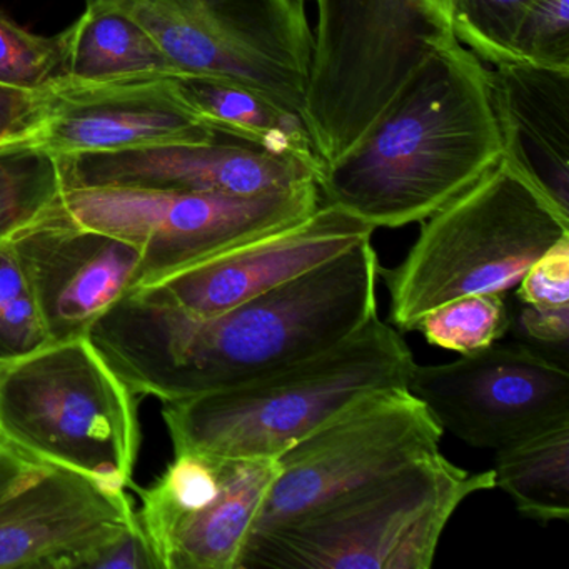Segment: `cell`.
<instances>
[{
  "instance_id": "836d02e7",
  "label": "cell",
  "mask_w": 569,
  "mask_h": 569,
  "mask_svg": "<svg viewBox=\"0 0 569 569\" xmlns=\"http://www.w3.org/2000/svg\"><path fill=\"white\" fill-rule=\"evenodd\" d=\"M302 2H305V0H302Z\"/></svg>"
},
{
  "instance_id": "f546056e",
  "label": "cell",
  "mask_w": 569,
  "mask_h": 569,
  "mask_svg": "<svg viewBox=\"0 0 569 569\" xmlns=\"http://www.w3.org/2000/svg\"><path fill=\"white\" fill-rule=\"evenodd\" d=\"M91 569H159L138 519L86 561Z\"/></svg>"
},
{
  "instance_id": "f1b7e54d",
  "label": "cell",
  "mask_w": 569,
  "mask_h": 569,
  "mask_svg": "<svg viewBox=\"0 0 569 569\" xmlns=\"http://www.w3.org/2000/svg\"><path fill=\"white\" fill-rule=\"evenodd\" d=\"M52 86L41 91L0 84V148H21L48 114Z\"/></svg>"
},
{
  "instance_id": "52a82bcc",
  "label": "cell",
  "mask_w": 569,
  "mask_h": 569,
  "mask_svg": "<svg viewBox=\"0 0 569 569\" xmlns=\"http://www.w3.org/2000/svg\"><path fill=\"white\" fill-rule=\"evenodd\" d=\"M0 439L44 466L131 486L141 448L136 395L89 336L0 362Z\"/></svg>"
},
{
  "instance_id": "8992f818",
  "label": "cell",
  "mask_w": 569,
  "mask_h": 569,
  "mask_svg": "<svg viewBox=\"0 0 569 569\" xmlns=\"http://www.w3.org/2000/svg\"><path fill=\"white\" fill-rule=\"evenodd\" d=\"M301 118L326 166L351 151L415 72L455 41L456 0H316Z\"/></svg>"
},
{
  "instance_id": "5b68a950",
  "label": "cell",
  "mask_w": 569,
  "mask_h": 569,
  "mask_svg": "<svg viewBox=\"0 0 569 569\" xmlns=\"http://www.w3.org/2000/svg\"><path fill=\"white\" fill-rule=\"evenodd\" d=\"M492 488V469L469 472L436 452L254 532L239 569H429L456 509Z\"/></svg>"
},
{
  "instance_id": "44dd1931",
  "label": "cell",
  "mask_w": 569,
  "mask_h": 569,
  "mask_svg": "<svg viewBox=\"0 0 569 569\" xmlns=\"http://www.w3.org/2000/svg\"><path fill=\"white\" fill-rule=\"evenodd\" d=\"M496 486L526 518L548 525L569 518V425L549 429L496 455Z\"/></svg>"
},
{
  "instance_id": "9a60e30c",
  "label": "cell",
  "mask_w": 569,
  "mask_h": 569,
  "mask_svg": "<svg viewBox=\"0 0 569 569\" xmlns=\"http://www.w3.org/2000/svg\"><path fill=\"white\" fill-rule=\"evenodd\" d=\"M138 519L126 489L44 466L0 501V569H79Z\"/></svg>"
},
{
  "instance_id": "d4e9b609",
  "label": "cell",
  "mask_w": 569,
  "mask_h": 569,
  "mask_svg": "<svg viewBox=\"0 0 569 569\" xmlns=\"http://www.w3.org/2000/svg\"><path fill=\"white\" fill-rule=\"evenodd\" d=\"M59 36L32 34L0 11V84L41 91L61 76Z\"/></svg>"
},
{
  "instance_id": "ac0fdd59",
  "label": "cell",
  "mask_w": 569,
  "mask_h": 569,
  "mask_svg": "<svg viewBox=\"0 0 569 569\" xmlns=\"http://www.w3.org/2000/svg\"><path fill=\"white\" fill-rule=\"evenodd\" d=\"M219 461L218 495L149 542L159 569H239L278 462Z\"/></svg>"
},
{
  "instance_id": "4fadbf2b",
  "label": "cell",
  "mask_w": 569,
  "mask_h": 569,
  "mask_svg": "<svg viewBox=\"0 0 569 569\" xmlns=\"http://www.w3.org/2000/svg\"><path fill=\"white\" fill-rule=\"evenodd\" d=\"M218 138L186 101L176 79H59L52 86L44 121L21 148L78 156L154 146L208 144Z\"/></svg>"
},
{
  "instance_id": "7402d4cb",
  "label": "cell",
  "mask_w": 569,
  "mask_h": 569,
  "mask_svg": "<svg viewBox=\"0 0 569 569\" xmlns=\"http://www.w3.org/2000/svg\"><path fill=\"white\" fill-rule=\"evenodd\" d=\"M66 191L61 156L0 148V246L48 214Z\"/></svg>"
},
{
  "instance_id": "ffe728a7",
  "label": "cell",
  "mask_w": 569,
  "mask_h": 569,
  "mask_svg": "<svg viewBox=\"0 0 569 569\" xmlns=\"http://www.w3.org/2000/svg\"><path fill=\"white\" fill-rule=\"evenodd\" d=\"M59 36L61 76L72 81L191 79L132 19L114 9L86 6Z\"/></svg>"
},
{
  "instance_id": "ba28073f",
  "label": "cell",
  "mask_w": 569,
  "mask_h": 569,
  "mask_svg": "<svg viewBox=\"0 0 569 569\" xmlns=\"http://www.w3.org/2000/svg\"><path fill=\"white\" fill-rule=\"evenodd\" d=\"M141 26L189 78L226 79L301 114L315 34L302 0H86Z\"/></svg>"
},
{
  "instance_id": "2e32d148",
  "label": "cell",
  "mask_w": 569,
  "mask_h": 569,
  "mask_svg": "<svg viewBox=\"0 0 569 569\" xmlns=\"http://www.w3.org/2000/svg\"><path fill=\"white\" fill-rule=\"evenodd\" d=\"M66 189L129 188L152 191L258 196L316 182L301 162L251 146L168 144L99 154L61 156Z\"/></svg>"
},
{
  "instance_id": "8fae6325",
  "label": "cell",
  "mask_w": 569,
  "mask_h": 569,
  "mask_svg": "<svg viewBox=\"0 0 569 569\" xmlns=\"http://www.w3.org/2000/svg\"><path fill=\"white\" fill-rule=\"evenodd\" d=\"M408 389L475 448L499 451L569 425L568 369L525 345L498 341L448 365H416Z\"/></svg>"
},
{
  "instance_id": "4dcf8cb0",
  "label": "cell",
  "mask_w": 569,
  "mask_h": 569,
  "mask_svg": "<svg viewBox=\"0 0 569 569\" xmlns=\"http://www.w3.org/2000/svg\"><path fill=\"white\" fill-rule=\"evenodd\" d=\"M519 326L535 341L565 346L569 339V305L559 308L522 305Z\"/></svg>"
},
{
  "instance_id": "3957f363",
  "label": "cell",
  "mask_w": 569,
  "mask_h": 569,
  "mask_svg": "<svg viewBox=\"0 0 569 569\" xmlns=\"http://www.w3.org/2000/svg\"><path fill=\"white\" fill-rule=\"evenodd\" d=\"M416 362L398 329L372 316L335 348L224 391L168 402L174 455L278 459L369 392L408 388Z\"/></svg>"
},
{
  "instance_id": "603a6c76",
  "label": "cell",
  "mask_w": 569,
  "mask_h": 569,
  "mask_svg": "<svg viewBox=\"0 0 569 569\" xmlns=\"http://www.w3.org/2000/svg\"><path fill=\"white\" fill-rule=\"evenodd\" d=\"M511 328L506 295L482 292L452 299L429 311L416 326L429 345L471 355L505 338Z\"/></svg>"
},
{
  "instance_id": "5bb4252c",
  "label": "cell",
  "mask_w": 569,
  "mask_h": 569,
  "mask_svg": "<svg viewBox=\"0 0 569 569\" xmlns=\"http://www.w3.org/2000/svg\"><path fill=\"white\" fill-rule=\"evenodd\" d=\"M52 341L89 336L92 326L144 279L141 249L81 228L49 209L11 239Z\"/></svg>"
},
{
  "instance_id": "277c9868",
  "label": "cell",
  "mask_w": 569,
  "mask_h": 569,
  "mask_svg": "<svg viewBox=\"0 0 569 569\" xmlns=\"http://www.w3.org/2000/svg\"><path fill=\"white\" fill-rule=\"evenodd\" d=\"M569 238V212L502 158L421 222L396 268H381L389 322L416 331L432 309L462 296L516 288L529 266Z\"/></svg>"
},
{
  "instance_id": "d6a6232c",
  "label": "cell",
  "mask_w": 569,
  "mask_h": 569,
  "mask_svg": "<svg viewBox=\"0 0 569 569\" xmlns=\"http://www.w3.org/2000/svg\"><path fill=\"white\" fill-rule=\"evenodd\" d=\"M0 442H2V439H0ZM2 445H4V442H2Z\"/></svg>"
},
{
  "instance_id": "1f68e13d",
  "label": "cell",
  "mask_w": 569,
  "mask_h": 569,
  "mask_svg": "<svg viewBox=\"0 0 569 569\" xmlns=\"http://www.w3.org/2000/svg\"><path fill=\"white\" fill-rule=\"evenodd\" d=\"M44 465L19 455L0 442V501L34 478Z\"/></svg>"
},
{
  "instance_id": "484cf974",
  "label": "cell",
  "mask_w": 569,
  "mask_h": 569,
  "mask_svg": "<svg viewBox=\"0 0 569 569\" xmlns=\"http://www.w3.org/2000/svg\"><path fill=\"white\" fill-rule=\"evenodd\" d=\"M529 0H456L455 36L482 64L511 62V41Z\"/></svg>"
},
{
  "instance_id": "cb8c5ba5",
  "label": "cell",
  "mask_w": 569,
  "mask_h": 569,
  "mask_svg": "<svg viewBox=\"0 0 569 569\" xmlns=\"http://www.w3.org/2000/svg\"><path fill=\"white\" fill-rule=\"evenodd\" d=\"M31 279L11 242L0 246V362L51 345Z\"/></svg>"
},
{
  "instance_id": "83f0119b",
  "label": "cell",
  "mask_w": 569,
  "mask_h": 569,
  "mask_svg": "<svg viewBox=\"0 0 569 569\" xmlns=\"http://www.w3.org/2000/svg\"><path fill=\"white\" fill-rule=\"evenodd\" d=\"M521 305L559 308L569 305V238L536 259L518 282Z\"/></svg>"
},
{
  "instance_id": "7c38bea8",
  "label": "cell",
  "mask_w": 569,
  "mask_h": 569,
  "mask_svg": "<svg viewBox=\"0 0 569 569\" xmlns=\"http://www.w3.org/2000/svg\"><path fill=\"white\" fill-rule=\"evenodd\" d=\"M376 229L358 216L319 204L305 219L162 276L134 292L196 316L228 311L338 258Z\"/></svg>"
},
{
  "instance_id": "4316f807",
  "label": "cell",
  "mask_w": 569,
  "mask_h": 569,
  "mask_svg": "<svg viewBox=\"0 0 569 569\" xmlns=\"http://www.w3.org/2000/svg\"><path fill=\"white\" fill-rule=\"evenodd\" d=\"M512 61L569 71V0H529L511 41Z\"/></svg>"
},
{
  "instance_id": "d6986e66",
  "label": "cell",
  "mask_w": 569,
  "mask_h": 569,
  "mask_svg": "<svg viewBox=\"0 0 569 569\" xmlns=\"http://www.w3.org/2000/svg\"><path fill=\"white\" fill-rule=\"evenodd\" d=\"M179 86L186 101L216 134L276 158L301 162L318 181L325 162L316 152L301 114L276 104L256 89L226 79H182Z\"/></svg>"
},
{
  "instance_id": "6da1fadb",
  "label": "cell",
  "mask_w": 569,
  "mask_h": 569,
  "mask_svg": "<svg viewBox=\"0 0 569 569\" xmlns=\"http://www.w3.org/2000/svg\"><path fill=\"white\" fill-rule=\"evenodd\" d=\"M378 254L366 239L219 315H191L131 291L92 326L89 339L136 396L184 401L335 348L378 315Z\"/></svg>"
},
{
  "instance_id": "e0dca14e",
  "label": "cell",
  "mask_w": 569,
  "mask_h": 569,
  "mask_svg": "<svg viewBox=\"0 0 569 569\" xmlns=\"http://www.w3.org/2000/svg\"><path fill=\"white\" fill-rule=\"evenodd\" d=\"M502 158L569 212V71L486 66Z\"/></svg>"
},
{
  "instance_id": "9c48e42d",
  "label": "cell",
  "mask_w": 569,
  "mask_h": 569,
  "mask_svg": "<svg viewBox=\"0 0 569 569\" xmlns=\"http://www.w3.org/2000/svg\"><path fill=\"white\" fill-rule=\"evenodd\" d=\"M319 204L316 182L258 196L72 188L52 211L138 246L144 258L142 286L305 219Z\"/></svg>"
},
{
  "instance_id": "7a4b0ae2",
  "label": "cell",
  "mask_w": 569,
  "mask_h": 569,
  "mask_svg": "<svg viewBox=\"0 0 569 569\" xmlns=\"http://www.w3.org/2000/svg\"><path fill=\"white\" fill-rule=\"evenodd\" d=\"M501 156L486 64L455 39L415 72L316 184L321 204L375 229H396L435 214Z\"/></svg>"
},
{
  "instance_id": "30bf717a",
  "label": "cell",
  "mask_w": 569,
  "mask_h": 569,
  "mask_svg": "<svg viewBox=\"0 0 569 569\" xmlns=\"http://www.w3.org/2000/svg\"><path fill=\"white\" fill-rule=\"evenodd\" d=\"M442 432L425 402L408 388L382 389L356 399L276 459L278 475L252 535L436 455Z\"/></svg>"
}]
</instances>
